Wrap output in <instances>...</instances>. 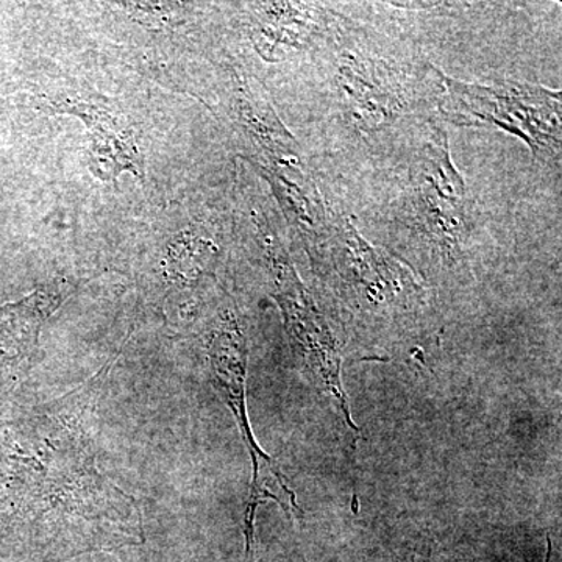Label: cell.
Wrapping results in <instances>:
<instances>
[{
  "instance_id": "5b68a950",
  "label": "cell",
  "mask_w": 562,
  "mask_h": 562,
  "mask_svg": "<svg viewBox=\"0 0 562 562\" xmlns=\"http://www.w3.org/2000/svg\"><path fill=\"white\" fill-rule=\"evenodd\" d=\"M266 258L273 284V299L283 313L284 325L291 339L292 350L303 368L322 390L331 392L347 425L358 431L351 422L349 403L341 386V353L327 319L303 288L297 272L292 268L283 247L272 238H266Z\"/></svg>"
},
{
  "instance_id": "3957f363",
  "label": "cell",
  "mask_w": 562,
  "mask_h": 562,
  "mask_svg": "<svg viewBox=\"0 0 562 562\" xmlns=\"http://www.w3.org/2000/svg\"><path fill=\"white\" fill-rule=\"evenodd\" d=\"M220 244L203 222H166L140 273V286L149 301L166 314H177L180 322L192 319L201 312L199 294L206 280L216 279Z\"/></svg>"
},
{
  "instance_id": "ba28073f",
  "label": "cell",
  "mask_w": 562,
  "mask_h": 562,
  "mask_svg": "<svg viewBox=\"0 0 562 562\" xmlns=\"http://www.w3.org/2000/svg\"><path fill=\"white\" fill-rule=\"evenodd\" d=\"M232 111L244 135L268 155L272 168H294L297 162L295 139L283 127L268 101L239 76H233Z\"/></svg>"
},
{
  "instance_id": "52a82bcc",
  "label": "cell",
  "mask_w": 562,
  "mask_h": 562,
  "mask_svg": "<svg viewBox=\"0 0 562 562\" xmlns=\"http://www.w3.org/2000/svg\"><path fill=\"white\" fill-rule=\"evenodd\" d=\"M76 292V283L52 280L20 301L0 306V398L31 371L44 325Z\"/></svg>"
},
{
  "instance_id": "6da1fadb",
  "label": "cell",
  "mask_w": 562,
  "mask_h": 562,
  "mask_svg": "<svg viewBox=\"0 0 562 562\" xmlns=\"http://www.w3.org/2000/svg\"><path fill=\"white\" fill-rule=\"evenodd\" d=\"M116 358L68 394L0 419V562H65L144 542L138 502L101 471L95 449Z\"/></svg>"
},
{
  "instance_id": "30bf717a",
  "label": "cell",
  "mask_w": 562,
  "mask_h": 562,
  "mask_svg": "<svg viewBox=\"0 0 562 562\" xmlns=\"http://www.w3.org/2000/svg\"><path fill=\"white\" fill-rule=\"evenodd\" d=\"M251 36L265 58L283 46H299L308 38L312 10L302 3H250Z\"/></svg>"
},
{
  "instance_id": "7a4b0ae2",
  "label": "cell",
  "mask_w": 562,
  "mask_h": 562,
  "mask_svg": "<svg viewBox=\"0 0 562 562\" xmlns=\"http://www.w3.org/2000/svg\"><path fill=\"white\" fill-rule=\"evenodd\" d=\"M205 355L211 384L235 416L244 443L249 450L251 469H254L249 501L244 514L246 554H250L254 553L255 514L260 503L277 502L283 506L284 512L299 513L301 509L295 502L294 492L288 486L279 468L273 464L271 457L262 452L251 432L246 403L249 349H247L246 333L243 330L241 322L232 310H221L206 325Z\"/></svg>"
},
{
  "instance_id": "8992f818",
  "label": "cell",
  "mask_w": 562,
  "mask_h": 562,
  "mask_svg": "<svg viewBox=\"0 0 562 562\" xmlns=\"http://www.w3.org/2000/svg\"><path fill=\"white\" fill-rule=\"evenodd\" d=\"M52 113L79 117L87 127L90 139V169L102 181H116L122 173L131 172L138 179L146 176V158L138 136L127 117L109 102L66 94L47 98Z\"/></svg>"
},
{
  "instance_id": "9c48e42d",
  "label": "cell",
  "mask_w": 562,
  "mask_h": 562,
  "mask_svg": "<svg viewBox=\"0 0 562 562\" xmlns=\"http://www.w3.org/2000/svg\"><path fill=\"white\" fill-rule=\"evenodd\" d=\"M341 81L342 91L347 92L353 116L361 127H384L397 116L401 99L387 83L384 70L372 63L344 65Z\"/></svg>"
},
{
  "instance_id": "277c9868",
  "label": "cell",
  "mask_w": 562,
  "mask_h": 562,
  "mask_svg": "<svg viewBox=\"0 0 562 562\" xmlns=\"http://www.w3.org/2000/svg\"><path fill=\"white\" fill-rule=\"evenodd\" d=\"M449 109L464 124H492L516 133L536 157L560 158V92L535 87H473L447 79Z\"/></svg>"
}]
</instances>
